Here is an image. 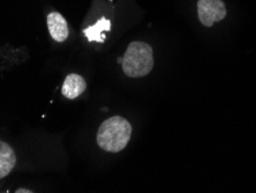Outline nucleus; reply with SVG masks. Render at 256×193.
Instances as JSON below:
<instances>
[{"label":"nucleus","instance_id":"1","mask_svg":"<svg viewBox=\"0 0 256 193\" xmlns=\"http://www.w3.org/2000/svg\"><path fill=\"white\" fill-rule=\"evenodd\" d=\"M132 137V125L120 116L104 120L97 132V143L108 153H119L126 148Z\"/></svg>","mask_w":256,"mask_h":193},{"label":"nucleus","instance_id":"2","mask_svg":"<svg viewBox=\"0 0 256 193\" xmlns=\"http://www.w3.org/2000/svg\"><path fill=\"white\" fill-rule=\"evenodd\" d=\"M152 48L144 42H132L122 59V71L128 78H142L154 67Z\"/></svg>","mask_w":256,"mask_h":193},{"label":"nucleus","instance_id":"3","mask_svg":"<svg viewBox=\"0 0 256 193\" xmlns=\"http://www.w3.org/2000/svg\"><path fill=\"white\" fill-rule=\"evenodd\" d=\"M228 11L222 0H198V17L200 22L206 27H212L214 22L226 18Z\"/></svg>","mask_w":256,"mask_h":193},{"label":"nucleus","instance_id":"4","mask_svg":"<svg viewBox=\"0 0 256 193\" xmlns=\"http://www.w3.org/2000/svg\"><path fill=\"white\" fill-rule=\"evenodd\" d=\"M48 29L52 39L58 43H62L68 39V25L65 18L58 12H52L48 15Z\"/></svg>","mask_w":256,"mask_h":193},{"label":"nucleus","instance_id":"5","mask_svg":"<svg viewBox=\"0 0 256 193\" xmlns=\"http://www.w3.org/2000/svg\"><path fill=\"white\" fill-rule=\"evenodd\" d=\"M86 89V82L81 75L72 73L66 77L62 83V93L68 100H74L80 96Z\"/></svg>","mask_w":256,"mask_h":193},{"label":"nucleus","instance_id":"6","mask_svg":"<svg viewBox=\"0 0 256 193\" xmlns=\"http://www.w3.org/2000/svg\"><path fill=\"white\" fill-rule=\"evenodd\" d=\"M16 164V155L8 143L0 140V179L8 176Z\"/></svg>","mask_w":256,"mask_h":193},{"label":"nucleus","instance_id":"7","mask_svg":"<svg viewBox=\"0 0 256 193\" xmlns=\"http://www.w3.org/2000/svg\"><path fill=\"white\" fill-rule=\"evenodd\" d=\"M111 29V22L108 19L102 18L94 26L84 29V36L90 42H98V43H103L105 40V32Z\"/></svg>","mask_w":256,"mask_h":193},{"label":"nucleus","instance_id":"8","mask_svg":"<svg viewBox=\"0 0 256 193\" xmlns=\"http://www.w3.org/2000/svg\"><path fill=\"white\" fill-rule=\"evenodd\" d=\"M20 192H32V191L27 190V188H18V190H16V193H20Z\"/></svg>","mask_w":256,"mask_h":193}]
</instances>
